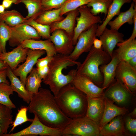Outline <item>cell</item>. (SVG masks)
Masks as SVG:
<instances>
[{
	"mask_svg": "<svg viewBox=\"0 0 136 136\" xmlns=\"http://www.w3.org/2000/svg\"><path fill=\"white\" fill-rule=\"evenodd\" d=\"M0 20L10 27H13L21 24L27 23L32 19L24 17L18 11L14 9L5 11L0 14Z\"/></svg>",
	"mask_w": 136,
	"mask_h": 136,
	"instance_id": "obj_27",
	"label": "cell"
},
{
	"mask_svg": "<svg viewBox=\"0 0 136 136\" xmlns=\"http://www.w3.org/2000/svg\"><path fill=\"white\" fill-rule=\"evenodd\" d=\"M51 92L48 89L40 87L38 92L32 95L28 110L36 115L39 120L46 125L63 130L72 119L62 112Z\"/></svg>",
	"mask_w": 136,
	"mask_h": 136,
	"instance_id": "obj_1",
	"label": "cell"
},
{
	"mask_svg": "<svg viewBox=\"0 0 136 136\" xmlns=\"http://www.w3.org/2000/svg\"><path fill=\"white\" fill-rule=\"evenodd\" d=\"M54 96L59 108L68 117L73 119L85 116L87 96L72 83L63 87Z\"/></svg>",
	"mask_w": 136,
	"mask_h": 136,
	"instance_id": "obj_3",
	"label": "cell"
},
{
	"mask_svg": "<svg viewBox=\"0 0 136 136\" xmlns=\"http://www.w3.org/2000/svg\"><path fill=\"white\" fill-rule=\"evenodd\" d=\"M80 63L72 60L69 55L56 53L49 64L48 73L42 81L49 86L51 92L56 96L63 87L72 83L77 74V69H72L66 75L63 73V70L75 65L78 66Z\"/></svg>",
	"mask_w": 136,
	"mask_h": 136,
	"instance_id": "obj_2",
	"label": "cell"
},
{
	"mask_svg": "<svg viewBox=\"0 0 136 136\" xmlns=\"http://www.w3.org/2000/svg\"><path fill=\"white\" fill-rule=\"evenodd\" d=\"M102 42L100 39H99L96 37L94 39L93 46L95 49H100L102 48Z\"/></svg>",
	"mask_w": 136,
	"mask_h": 136,
	"instance_id": "obj_45",
	"label": "cell"
},
{
	"mask_svg": "<svg viewBox=\"0 0 136 136\" xmlns=\"http://www.w3.org/2000/svg\"><path fill=\"white\" fill-rule=\"evenodd\" d=\"M128 116L132 118H134L136 116V108H135L133 111L129 113L128 115Z\"/></svg>",
	"mask_w": 136,
	"mask_h": 136,
	"instance_id": "obj_48",
	"label": "cell"
},
{
	"mask_svg": "<svg viewBox=\"0 0 136 136\" xmlns=\"http://www.w3.org/2000/svg\"><path fill=\"white\" fill-rule=\"evenodd\" d=\"M116 45L118 48L114 51L116 53L120 61L127 62L136 56L135 39L126 43H118Z\"/></svg>",
	"mask_w": 136,
	"mask_h": 136,
	"instance_id": "obj_26",
	"label": "cell"
},
{
	"mask_svg": "<svg viewBox=\"0 0 136 136\" xmlns=\"http://www.w3.org/2000/svg\"><path fill=\"white\" fill-rule=\"evenodd\" d=\"M52 33L49 40L53 43L56 53L69 55L74 48L72 37L61 29L55 30Z\"/></svg>",
	"mask_w": 136,
	"mask_h": 136,
	"instance_id": "obj_11",
	"label": "cell"
},
{
	"mask_svg": "<svg viewBox=\"0 0 136 136\" xmlns=\"http://www.w3.org/2000/svg\"><path fill=\"white\" fill-rule=\"evenodd\" d=\"M88 52L83 62L77 66V74L87 76L97 86H100L103 78L99 66L108 63L112 58L102 48L97 49L93 46Z\"/></svg>",
	"mask_w": 136,
	"mask_h": 136,
	"instance_id": "obj_4",
	"label": "cell"
},
{
	"mask_svg": "<svg viewBox=\"0 0 136 136\" xmlns=\"http://www.w3.org/2000/svg\"><path fill=\"white\" fill-rule=\"evenodd\" d=\"M21 45L24 48L45 50L47 55L49 56H53L57 53L53 43L49 39L45 40L29 39L24 41Z\"/></svg>",
	"mask_w": 136,
	"mask_h": 136,
	"instance_id": "obj_25",
	"label": "cell"
},
{
	"mask_svg": "<svg viewBox=\"0 0 136 136\" xmlns=\"http://www.w3.org/2000/svg\"><path fill=\"white\" fill-rule=\"evenodd\" d=\"M53 57L46 55L44 57L39 58L36 64L37 68H42L48 65Z\"/></svg>",
	"mask_w": 136,
	"mask_h": 136,
	"instance_id": "obj_40",
	"label": "cell"
},
{
	"mask_svg": "<svg viewBox=\"0 0 136 136\" xmlns=\"http://www.w3.org/2000/svg\"><path fill=\"white\" fill-rule=\"evenodd\" d=\"M18 4L19 3V0H3L2 5L5 9L9 8L12 4Z\"/></svg>",
	"mask_w": 136,
	"mask_h": 136,
	"instance_id": "obj_44",
	"label": "cell"
},
{
	"mask_svg": "<svg viewBox=\"0 0 136 136\" xmlns=\"http://www.w3.org/2000/svg\"><path fill=\"white\" fill-rule=\"evenodd\" d=\"M104 95L94 98L87 96V106L85 116L98 125L104 111Z\"/></svg>",
	"mask_w": 136,
	"mask_h": 136,
	"instance_id": "obj_17",
	"label": "cell"
},
{
	"mask_svg": "<svg viewBox=\"0 0 136 136\" xmlns=\"http://www.w3.org/2000/svg\"><path fill=\"white\" fill-rule=\"evenodd\" d=\"M43 11L60 8L67 0H40Z\"/></svg>",
	"mask_w": 136,
	"mask_h": 136,
	"instance_id": "obj_38",
	"label": "cell"
},
{
	"mask_svg": "<svg viewBox=\"0 0 136 136\" xmlns=\"http://www.w3.org/2000/svg\"><path fill=\"white\" fill-rule=\"evenodd\" d=\"M11 27L0 20V51L2 53L6 52V44L11 35Z\"/></svg>",
	"mask_w": 136,
	"mask_h": 136,
	"instance_id": "obj_34",
	"label": "cell"
},
{
	"mask_svg": "<svg viewBox=\"0 0 136 136\" xmlns=\"http://www.w3.org/2000/svg\"><path fill=\"white\" fill-rule=\"evenodd\" d=\"M124 37L123 34L118 31L106 27L99 37L102 42V48L112 58L117 44L124 41Z\"/></svg>",
	"mask_w": 136,
	"mask_h": 136,
	"instance_id": "obj_15",
	"label": "cell"
},
{
	"mask_svg": "<svg viewBox=\"0 0 136 136\" xmlns=\"http://www.w3.org/2000/svg\"><path fill=\"white\" fill-rule=\"evenodd\" d=\"M36 69L38 75L42 80L47 76L49 70L48 65L42 68L36 67Z\"/></svg>",
	"mask_w": 136,
	"mask_h": 136,
	"instance_id": "obj_41",
	"label": "cell"
},
{
	"mask_svg": "<svg viewBox=\"0 0 136 136\" xmlns=\"http://www.w3.org/2000/svg\"><path fill=\"white\" fill-rule=\"evenodd\" d=\"M7 70V76L10 81V85L13 91L16 92L18 96L24 101L29 104L32 96L27 91L25 86L20 79L14 74L9 67Z\"/></svg>",
	"mask_w": 136,
	"mask_h": 136,
	"instance_id": "obj_23",
	"label": "cell"
},
{
	"mask_svg": "<svg viewBox=\"0 0 136 136\" xmlns=\"http://www.w3.org/2000/svg\"><path fill=\"white\" fill-rule=\"evenodd\" d=\"M13 92L10 84L4 83H0V103L12 109L15 108V105L10 98V95L13 94Z\"/></svg>",
	"mask_w": 136,
	"mask_h": 136,
	"instance_id": "obj_33",
	"label": "cell"
},
{
	"mask_svg": "<svg viewBox=\"0 0 136 136\" xmlns=\"http://www.w3.org/2000/svg\"><path fill=\"white\" fill-rule=\"evenodd\" d=\"M99 125L85 116L72 119L62 130L63 136H100Z\"/></svg>",
	"mask_w": 136,
	"mask_h": 136,
	"instance_id": "obj_5",
	"label": "cell"
},
{
	"mask_svg": "<svg viewBox=\"0 0 136 136\" xmlns=\"http://www.w3.org/2000/svg\"><path fill=\"white\" fill-rule=\"evenodd\" d=\"M29 73L26 79L25 87L27 91L32 96L38 92L42 79L38 75L36 68H33Z\"/></svg>",
	"mask_w": 136,
	"mask_h": 136,
	"instance_id": "obj_29",
	"label": "cell"
},
{
	"mask_svg": "<svg viewBox=\"0 0 136 136\" xmlns=\"http://www.w3.org/2000/svg\"><path fill=\"white\" fill-rule=\"evenodd\" d=\"M60 8L43 11L34 20L38 23L50 25L64 18L60 15Z\"/></svg>",
	"mask_w": 136,
	"mask_h": 136,
	"instance_id": "obj_28",
	"label": "cell"
},
{
	"mask_svg": "<svg viewBox=\"0 0 136 136\" xmlns=\"http://www.w3.org/2000/svg\"><path fill=\"white\" fill-rule=\"evenodd\" d=\"M126 126L128 130L134 134L136 133V119L128 116L125 121Z\"/></svg>",
	"mask_w": 136,
	"mask_h": 136,
	"instance_id": "obj_39",
	"label": "cell"
},
{
	"mask_svg": "<svg viewBox=\"0 0 136 136\" xmlns=\"http://www.w3.org/2000/svg\"><path fill=\"white\" fill-rule=\"evenodd\" d=\"M4 134L3 133L1 128L0 127V136H3Z\"/></svg>",
	"mask_w": 136,
	"mask_h": 136,
	"instance_id": "obj_50",
	"label": "cell"
},
{
	"mask_svg": "<svg viewBox=\"0 0 136 136\" xmlns=\"http://www.w3.org/2000/svg\"><path fill=\"white\" fill-rule=\"evenodd\" d=\"M2 53L1 52V51H0V54Z\"/></svg>",
	"mask_w": 136,
	"mask_h": 136,
	"instance_id": "obj_52",
	"label": "cell"
},
{
	"mask_svg": "<svg viewBox=\"0 0 136 136\" xmlns=\"http://www.w3.org/2000/svg\"><path fill=\"white\" fill-rule=\"evenodd\" d=\"M23 3L27 9L26 17L34 19L43 11L40 0H19V3Z\"/></svg>",
	"mask_w": 136,
	"mask_h": 136,
	"instance_id": "obj_31",
	"label": "cell"
},
{
	"mask_svg": "<svg viewBox=\"0 0 136 136\" xmlns=\"http://www.w3.org/2000/svg\"><path fill=\"white\" fill-rule=\"evenodd\" d=\"M136 14V4L132 2L129 9L125 11L120 12L117 17L108 23L110 29L118 31L124 24L127 23L132 25L133 23L134 18Z\"/></svg>",
	"mask_w": 136,
	"mask_h": 136,
	"instance_id": "obj_22",
	"label": "cell"
},
{
	"mask_svg": "<svg viewBox=\"0 0 136 136\" xmlns=\"http://www.w3.org/2000/svg\"><path fill=\"white\" fill-rule=\"evenodd\" d=\"M127 62L131 66L136 69V56L129 59Z\"/></svg>",
	"mask_w": 136,
	"mask_h": 136,
	"instance_id": "obj_46",
	"label": "cell"
},
{
	"mask_svg": "<svg viewBox=\"0 0 136 136\" xmlns=\"http://www.w3.org/2000/svg\"><path fill=\"white\" fill-rule=\"evenodd\" d=\"M134 26L132 34L128 39L122 42L123 43H126L130 42L135 39L136 37V14L135 15L134 18Z\"/></svg>",
	"mask_w": 136,
	"mask_h": 136,
	"instance_id": "obj_42",
	"label": "cell"
},
{
	"mask_svg": "<svg viewBox=\"0 0 136 136\" xmlns=\"http://www.w3.org/2000/svg\"><path fill=\"white\" fill-rule=\"evenodd\" d=\"M104 100V111L99 125L100 129L115 117L125 115L128 112L125 108L117 106L114 104V101L105 97Z\"/></svg>",
	"mask_w": 136,
	"mask_h": 136,
	"instance_id": "obj_18",
	"label": "cell"
},
{
	"mask_svg": "<svg viewBox=\"0 0 136 136\" xmlns=\"http://www.w3.org/2000/svg\"><path fill=\"white\" fill-rule=\"evenodd\" d=\"M68 13L65 18L50 25L51 33L55 30L61 29L65 31L73 38L76 19L79 13L77 9Z\"/></svg>",
	"mask_w": 136,
	"mask_h": 136,
	"instance_id": "obj_21",
	"label": "cell"
},
{
	"mask_svg": "<svg viewBox=\"0 0 136 136\" xmlns=\"http://www.w3.org/2000/svg\"><path fill=\"white\" fill-rule=\"evenodd\" d=\"M11 35L8 41L11 47L17 46L26 40H39L41 38L34 28L26 23L11 27Z\"/></svg>",
	"mask_w": 136,
	"mask_h": 136,
	"instance_id": "obj_10",
	"label": "cell"
},
{
	"mask_svg": "<svg viewBox=\"0 0 136 136\" xmlns=\"http://www.w3.org/2000/svg\"><path fill=\"white\" fill-rule=\"evenodd\" d=\"M126 134L121 115L115 117L100 129V136H122Z\"/></svg>",
	"mask_w": 136,
	"mask_h": 136,
	"instance_id": "obj_20",
	"label": "cell"
},
{
	"mask_svg": "<svg viewBox=\"0 0 136 136\" xmlns=\"http://www.w3.org/2000/svg\"><path fill=\"white\" fill-rule=\"evenodd\" d=\"M28 110V107L26 106L22 107L18 110L15 119L12 124V127L10 132L13 130L16 127L25 122L27 121L32 122L33 119H29L27 117V112Z\"/></svg>",
	"mask_w": 136,
	"mask_h": 136,
	"instance_id": "obj_37",
	"label": "cell"
},
{
	"mask_svg": "<svg viewBox=\"0 0 136 136\" xmlns=\"http://www.w3.org/2000/svg\"><path fill=\"white\" fill-rule=\"evenodd\" d=\"M115 78L133 95L136 92V69L127 62L120 61L116 69Z\"/></svg>",
	"mask_w": 136,
	"mask_h": 136,
	"instance_id": "obj_9",
	"label": "cell"
},
{
	"mask_svg": "<svg viewBox=\"0 0 136 136\" xmlns=\"http://www.w3.org/2000/svg\"><path fill=\"white\" fill-rule=\"evenodd\" d=\"M29 49L19 45L10 51L2 53L0 60L6 63L13 71L19 64L25 61Z\"/></svg>",
	"mask_w": 136,
	"mask_h": 136,
	"instance_id": "obj_16",
	"label": "cell"
},
{
	"mask_svg": "<svg viewBox=\"0 0 136 136\" xmlns=\"http://www.w3.org/2000/svg\"><path fill=\"white\" fill-rule=\"evenodd\" d=\"M135 4H136V0H131Z\"/></svg>",
	"mask_w": 136,
	"mask_h": 136,
	"instance_id": "obj_51",
	"label": "cell"
},
{
	"mask_svg": "<svg viewBox=\"0 0 136 136\" xmlns=\"http://www.w3.org/2000/svg\"><path fill=\"white\" fill-rule=\"evenodd\" d=\"M72 83L76 87L90 98L103 96L104 90L106 89L98 86L88 77L81 74H76Z\"/></svg>",
	"mask_w": 136,
	"mask_h": 136,
	"instance_id": "obj_12",
	"label": "cell"
},
{
	"mask_svg": "<svg viewBox=\"0 0 136 136\" xmlns=\"http://www.w3.org/2000/svg\"><path fill=\"white\" fill-rule=\"evenodd\" d=\"M98 26L97 24H94L79 35L74 49L69 55L72 60L76 61L83 53L90 50L93 46L94 40L96 37Z\"/></svg>",
	"mask_w": 136,
	"mask_h": 136,
	"instance_id": "obj_8",
	"label": "cell"
},
{
	"mask_svg": "<svg viewBox=\"0 0 136 136\" xmlns=\"http://www.w3.org/2000/svg\"><path fill=\"white\" fill-rule=\"evenodd\" d=\"M113 0H92L87 5L91 7L90 10L94 15H97L100 13H104L106 16L109 8Z\"/></svg>",
	"mask_w": 136,
	"mask_h": 136,
	"instance_id": "obj_32",
	"label": "cell"
},
{
	"mask_svg": "<svg viewBox=\"0 0 136 136\" xmlns=\"http://www.w3.org/2000/svg\"><path fill=\"white\" fill-rule=\"evenodd\" d=\"M46 53L45 50H41L29 49L27 56L24 62L12 71L25 86L26 80L27 75L31 71L36 64L38 59Z\"/></svg>",
	"mask_w": 136,
	"mask_h": 136,
	"instance_id": "obj_13",
	"label": "cell"
},
{
	"mask_svg": "<svg viewBox=\"0 0 136 136\" xmlns=\"http://www.w3.org/2000/svg\"><path fill=\"white\" fill-rule=\"evenodd\" d=\"M32 123L27 127L17 132L7 133L4 136L36 135L49 136H63L62 130L49 127L42 123L37 115L34 114Z\"/></svg>",
	"mask_w": 136,
	"mask_h": 136,
	"instance_id": "obj_7",
	"label": "cell"
},
{
	"mask_svg": "<svg viewBox=\"0 0 136 136\" xmlns=\"http://www.w3.org/2000/svg\"><path fill=\"white\" fill-rule=\"evenodd\" d=\"M77 9L80 16L76 17L77 24L74 30L72 38L74 45H76L78 37L81 33L94 24L101 22L100 17L93 14L90 8L86 5L81 6Z\"/></svg>",
	"mask_w": 136,
	"mask_h": 136,
	"instance_id": "obj_6",
	"label": "cell"
},
{
	"mask_svg": "<svg viewBox=\"0 0 136 136\" xmlns=\"http://www.w3.org/2000/svg\"><path fill=\"white\" fill-rule=\"evenodd\" d=\"M120 60L114 51L111 60L108 63L99 66V69L103 78L102 87L106 88L114 82L117 66Z\"/></svg>",
	"mask_w": 136,
	"mask_h": 136,
	"instance_id": "obj_19",
	"label": "cell"
},
{
	"mask_svg": "<svg viewBox=\"0 0 136 136\" xmlns=\"http://www.w3.org/2000/svg\"><path fill=\"white\" fill-rule=\"evenodd\" d=\"M26 23L34 28L41 38L49 39L51 33L50 25L38 23L34 19L31 20Z\"/></svg>",
	"mask_w": 136,
	"mask_h": 136,
	"instance_id": "obj_36",
	"label": "cell"
},
{
	"mask_svg": "<svg viewBox=\"0 0 136 136\" xmlns=\"http://www.w3.org/2000/svg\"><path fill=\"white\" fill-rule=\"evenodd\" d=\"M5 8L2 4H0V14L3 12Z\"/></svg>",
	"mask_w": 136,
	"mask_h": 136,
	"instance_id": "obj_49",
	"label": "cell"
},
{
	"mask_svg": "<svg viewBox=\"0 0 136 136\" xmlns=\"http://www.w3.org/2000/svg\"><path fill=\"white\" fill-rule=\"evenodd\" d=\"M12 108L0 103V127L4 134L7 133L9 126L13 123Z\"/></svg>",
	"mask_w": 136,
	"mask_h": 136,
	"instance_id": "obj_30",
	"label": "cell"
},
{
	"mask_svg": "<svg viewBox=\"0 0 136 136\" xmlns=\"http://www.w3.org/2000/svg\"><path fill=\"white\" fill-rule=\"evenodd\" d=\"M7 69L0 70V83H4L10 84V82L6 79Z\"/></svg>",
	"mask_w": 136,
	"mask_h": 136,
	"instance_id": "obj_43",
	"label": "cell"
},
{
	"mask_svg": "<svg viewBox=\"0 0 136 136\" xmlns=\"http://www.w3.org/2000/svg\"><path fill=\"white\" fill-rule=\"evenodd\" d=\"M8 67V65L6 63L0 60V70L6 69Z\"/></svg>",
	"mask_w": 136,
	"mask_h": 136,
	"instance_id": "obj_47",
	"label": "cell"
},
{
	"mask_svg": "<svg viewBox=\"0 0 136 136\" xmlns=\"http://www.w3.org/2000/svg\"><path fill=\"white\" fill-rule=\"evenodd\" d=\"M107 88L104 92V97L119 105L128 103L133 95L121 83L117 80Z\"/></svg>",
	"mask_w": 136,
	"mask_h": 136,
	"instance_id": "obj_14",
	"label": "cell"
},
{
	"mask_svg": "<svg viewBox=\"0 0 136 136\" xmlns=\"http://www.w3.org/2000/svg\"><path fill=\"white\" fill-rule=\"evenodd\" d=\"M131 0H113L108 9L106 17L100 25H98L97 29L96 36L99 37L106 27L109 22L115 16L120 13L122 6L126 3H130Z\"/></svg>",
	"mask_w": 136,
	"mask_h": 136,
	"instance_id": "obj_24",
	"label": "cell"
},
{
	"mask_svg": "<svg viewBox=\"0 0 136 136\" xmlns=\"http://www.w3.org/2000/svg\"><path fill=\"white\" fill-rule=\"evenodd\" d=\"M92 0H67L60 7V15L77 9L80 7L87 5Z\"/></svg>",
	"mask_w": 136,
	"mask_h": 136,
	"instance_id": "obj_35",
	"label": "cell"
}]
</instances>
